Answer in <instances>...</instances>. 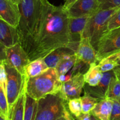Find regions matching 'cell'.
Wrapping results in <instances>:
<instances>
[{
    "label": "cell",
    "instance_id": "cell-17",
    "mask_svg": "<svg viewBox=\"0 0 120 120\" xmlns=\"http://www.w3.org/2000/svg\"><path fill=\"white\" fill-rule=\"evenodd\" d=\"M74 54L75 52L71 48L61 47L54 50L43 59L49 68H55L58 62L64 56Z\"/></svg>",
    "mask_w": 120,
    "mask_h": 120
},
{
    "label": "cell",
    "instance_id": "cell-11",
    "mask_svg": "<svg viewBox=\"0 0 120 120\" xmlns=\"http://www.w3.org/2000/svg\"><path fill=\"white\" fill-rule=\"evenodd\" d=\"M90 15H84L77 18L69 17V28L71 37L70 48L76 52L79 44L82 37L83 31L85 28Z\"/></svg>",
    "mask_w": 120,
    "mask_h": 120
},
{
    "label": "cell",
    "instance_id": "cell-34",
    "mask_svg": "<svg viewBox=\"0 0 120 120\" xmlns=\"http://www.w3.org/2000/svg\"><path fill=\"white\" fill-rule=\"evenodd\" d=\"M64 115L66 116V118H68V120H75V119H74L73 118V116L70 114L69 111L68 110V109L67 108V107H66V109L65 110H64Z\"/></svg>",
    "mask_w": 120,
    "mask_h": 120
},
{
    "label": "cell",
    "instance_id": "cell-18",
    "mask_svg": "<svg viewBox=\"0 0 120 120\" xmlns=\"http://www.w3.org/2000/svg\"><path fill=\"white\" fill-rule=\"evenodd\" d=\"M49 68L43 58H38L30 61L25 68L24 75L26 80L41 75Z\"/></svg>",
    "mask_w": 120,
    "mask_h": 120
},
{
    "label": "cell",
    "instance_id": "cell-20",
    "mask_svg": "<svg viewBox=\"0 0 120 120\" xmlns=\"http://www.w3.org/2000/svg\"><path fill=\"white\" fill-rule=\"evenodd\" d=\"M77 61L76 54L67 55L62 58L56 65V69L58 75H66L73 68Z\"/></svg>",
    "mask_w": 120,
    "mask_h": 120
},
{
    "label": "cell",
    "instance_id": "cell-16",
    "mask_svg": "<svg viewBox=\"0 0 120 120\" xmlns=\"http://www.w3.org/2000/svg\"><path fill=\"white\" fill-rule=\"evenodd\" d=\"M113 107V100L105 98L96 104L90 114L100 120H110Z\"/></svg>",
    "mask_w": 120,
    "mask_h": 120
},
{
    "label": "cell",
    "instance_id": "cell-32",
    "mask_svg": "<svg viewBox=\"0 0 120 120\" xmlns=\"http://www.w3.org/2000/svg\"><path fill=\"white\" fill-rule=\"evenodd\" d=\"M77 0H66L64 4L63 5V7L66 10H68V9L70 8Z\"/></svg>",
    "mask_w": 120,
    "mask_h": 120
},
{
    "label": "cell",
    "instance_id": "cell-30",
    "mask_svg": "<svg viewBox=\"0 0 120 120\" xmlns=\"http://www.w3.org/2000/svg\"><path fill=\"white\" fill-rule=\"evenodd\" d=\"M110 120H120V102L113 100V107Z\"/></svg>",
    "mask_w": 120,
    "mask_h": 120
},
{
    "label": "cell",
    "instance_id": "cell-33",
    "mask_svg": "<svg viewBox=\"0 0 120 120\" xmlns=\"http://www.w3.org/2000/svg\"><path fill=\"white\" fill-rule=\"evenodd\" d=\"M90 116H91V114H83V113H82L76 119H77V120H91Z\"/></svg>",
    "mask_w": 120,
    "mask_h": 120
},
{
    "label": "cell",
    "instance_id": "cell-7",
    "mask_svg": "<svg viewBox=\"0 0 120 120\" xmlns=\"http://www.w3.org/2000/svg\"><path fill=\"white\" fill-rule=\"evenodd\" d=\"M96 51L98 62L103 58L120 52V27L107 31L101 36Z\"/></svg>",
    "mask_w": 120,
    "mask_h": 120
},
{
    "label": "cell",
    "instance_id": "cell-28",
    "mask_svg": "<svg viewBox=\"0 0 120 120\" xmlns=\"http://www.w3.org/2000/svg\"><path fill=\"white\" fill-rule=\"evenodd\" d=\"M98 9L105 10L119 8L120 7V0H98Z\"/></svg>",
    "mask_w": 120,
    "mask_h": 120
},
{
    "label": "cell",
    "instance_id": "cell-22",
    "mask_svg": "<svg viewBox=\"0 0 120 120\" xmlns=\"http://www.w3.org/2000/svg\"><path fill=\"white\" fill-rule=\"evenodd\" d=\"M120 58V52L103 58L98 62L102 72L114 70L118 66V61Z\"/></svg>",
    "mask_w": 120,
    "mask_h": 120
},
{
    "label": "cell",
    "instance_id": "cell-25",
    "mask_svg": "<svg viewBox=\"0 0 120 120\" xmlns=\"http://www.w3.org/2000/svg\"><path fill=\"white\" fill-rule=\"evenodd\" d=\"M68 108L70 114L76 118L82 114V106L81 98H77L68 101Z\"/></svg>",
    "mask_w": 120,
    "mask_h": 120
},
{
    "label": "cell",
    "instance_id": "cell-40",
    "mask_svg": "<svg viewBox=\"0 0 120 120\" xmlns=\"http://www.w3.org/2000/svg\"><path fill=\"white\" fill-rule=\"evenodd\" d=\"M0 120H7L5 118H4L3 116H2L1 115H0Z\"/></svg>",
    "mask_w": 120,
    "mask_h": 120
},
{
    "label": "cell",
    "instance_id": "cell-14",
    "mask_svg": "<svg viewBox=\"0 0 120 120\" xmlns=\"http://www.w3.org/2000/svg\"><path fill=\"white\" fill-rule=\"evenodd\" d=\"M75 54L78 60L89 65L98 62L97 51L87 38L82 37L81 38Z\"/></svg>",
    "mask_w": 120,
    "mask_h": 120
},
{
    "label": "cell",
    "instance_id": "cell-19",
    "mask_svg": "<svg viewBox=\"0 0 120 120\" xmlns=\"http://www.w3.org/2000/svg\"><path fill=\"white\" fill-rule=\"evenodd\" d=\"M103 75V73L101 71L98 63L91 64L87 71L84 74L85 83L92 87L97 85L101 80Z\"/></svg>",
    "mask_w": 120,
    "mask_h": 120
},
{
    "label": "cell",
    "instance_id": "cell-1",
    "mask_svg": "<svg viewBox=\"0 0 120 120\" xmlns=\"http://www.w3.org/2000/svg\"><path fill=\"white\" fill-rule=\"evenodd\" d=\"M69 20L63 6H55L43 0L35 30L23 48L30 61L43 58L57 48H70Z\"/></svg>",
    "mask_w": 120,
    "mask_h": 120
},
{
    "label": "cell",
    "instance_id": "cell-37",
    "mask_svg": "<svg viewBox=\"0 0 120 120\" xmlns=\"http://www.w3.org/2000/svg\"><path fill=\"white\" fill-rule=\"evenodd\" d=\"M57 120H68L66 118V116L64 115V114H63V116H62L60 118H59Z\"/></svg>",
    "mask_w": 120,
    "mask_h": 120
},
{
    "label": "cell",
    "instance_id": "cell-13",
    "mask_svg": "<svg viewBox=\"0 0 120 120\" xmlns=\"http://www.w3.org/2000/svg\"><path fill=\"white\" fill-rule=\"evenodd\" d=\"M114 76H116V74L114 70L104 72L101 80L97 85L92 87L85 84L83 89L84 92L100 100L105 98L110 82Z\"/></svg>",
    "mask_w": 120,
    "mask_h": 120
},
{
    "label": "cell",
    "instance_id": "cell-42",
    "mask_svg": "<svg viewBox=\"0 0 120 120\" xmlns=\"http://www.w3.org/2000/svg\"><path fill=\"white\" fill-rule=\"evenodd\" d=\"M0 88H1V86H0Z\"/></svg>",
    "mask_w": 120,
    "mask_h": 120
},
{
    "label": "cell",
    "instance_id": "cell-26",
    "mask_svg": "<svg viewBox=\"0 0 120 120\" xmlns=\"http://www.w3.org/2000/svg\"><path fill=\"white\" fill-rule=\"evenodd\" d=\"M0 115L7 120H9V108L7 95L2 88H0Z\"/></svg>",
    "mask_w": 120,
    "mask_h": 120
},
{
    "label": "cell",
    "instance_id": "cell-24",
    "mask_svg": "<svg viewBox=\"0 0 120 120\" xmlns=\"http://www.w3.org/2000/svg\"><path fill=\"white\" fill-rule=\"evenodd\" d=\"M105 98L120 102V80L116 75L110 82Z\"/></svg>",
    "mask_w": 120,
    "mask_h": 120
},
{
    "label": "cell",
    "instance_id": "cell-5",
    "mask_svg": "<svg viewBox=\"0 0 120 120\" xmlns=\"http://www.w3.org/2000/svg\"><path fill=\"white\" fill-rule=\"evenodd\" d=\"M66 107L59 94H49L38 101L34 120H57L63 115Z\"/></svg>",
    "mask_w": 120,
    "mask_h": 120
},
{
    "label": "cell",
    "instance_id": "cell-43",
    "mask_svg": "<svg viewBox=\"0 0 120 120\" xmlns=\"http://www.w3.org/2000/svg\"></svg>",
    "mask_w": 120,
    "mask_h": 120
},
{
    "label": "cell",
    "instance_id": "cell-8",
    "mask_svg": "<svg viewBox=\"0 0 120 120\" xmlns=\"http://www.w3.org/2000/svg\"><path fill=\"white\" fill-rule=\"evenodd\" d=\"M85 84L84 74L79 72L74 74L69 81L62 84L59 94L65 102L80 98Z\"/></svg>",
    "mask_w": 120,
    "mask_h": 120
},
{
    "label": "cell",
    "instance_id": "cell-39",
    "mask_svg": "<svg viewBox=\"0 0 120 120\" xmlns=\"http://www.w3.org/2000/svg\"><path fill=\"white\" fill-rule=\"evenodd\" d=\"M12 1H14V2H15V3H16V4H19V3L20 1H21V0H12Z\"/></svg>",
    "mask_w": 120,
    "mask_h": 120
},
{
    "label": "cell",
    "instance_id": "cell-29",
    "mask_svg": "<svg viewBox=\"0 0 120 120\" xmlns=\"http://www.w3.org/2000/svg\"><path fill=\"white\" fill-rule=\"evenodd\" d=\"M7 76L4 64H0V86L7 95Z\"/></svg>",
    "mask_w": 120,
    "mask_h": 120
},
{
    "label": "cell",
    "instance_id": "cell-4",
    "mask_svg": "<svg viewBox=\"0 0 120 120\" xmlns=\"http://www.w3.org/2000/svg\"><path fill=\"white\" fill-rule=\"evenodd\" d=\"M118 9H98L89 16L82 37L87 38L96 50L100 38L107 31L109 19Z\"/></svg>",
    "mask_w": 120,
    "mask_h": 120
},
{
    "label": "cell",
    "instance_id": "cell-12",
    "mask_svg": "<svg viewBox=\"0 0 120 120\" xmlns=\"http://www.w3.org/2000/svg\"><path fill=\"white\" fill-rule=\"evenodd\" d=\"M98 0H77L67 11L69 17L91 15L98 10Z\"/></svg>",
    "mask_w": 120,
    "mask_h": 120
},
{
    "label": "cell",
    "instance_id": "cell-36",
    "mask_svg": "<svg viewBox=\"0 0 120 120\" xmlns=\"http://www.w3.org/2000/svg\"><path fill=\"white\" fill-rule=\"evenodd\" d=\"M114 71H118V70H120V59L118 60V66L114 69Z\"/></svg>",
    "mask_w": 120,
    "mask_h": 120
},
{
    "label": "cell",
    "instance_id": "cell-35",
    "mask_svg": "<svg viewBox=\"0 0 120 120\" xmlns=\"http://www.w3.org/2000/svg\"><path fill=\"white\" fill-rule=\"evenodd\" d=\"M114 71L115 74H116V76H117V77L120 80V70H118V71L114 70Z\"/></svg>",
    "mask_w": 120,
    "mask_h": 120
},
{
    "label": "cell",
    "instance_id": "cell-27",
    "mask_svg": "<svg viewBox=\"0 0 120 120\" xmlns=\"http://www.w3.org/2000/svg\"><path fill=\"white\" fill-rule=\"evenodd\" d=\"M120 27V8H118L109 19L107 24V31Z\"/></svg>",
    "mask_w": 120,
    "mask_h": 120
},
{
    "label": "cell",
    "instance_id": "cell-38",
    "mask_svg": "<svg viewBox=\"0 0 120 120\" xmlns=\"http://www.w3.org/2000/svg\"><path fill=\"white\" fill-rule=\"evenodd\" d=\"M90 119H91V120H98V118H97L96 116H94V115H91V116H90Z\"/></svg>",
    "mask_w": 120,
    "mask_h": 120
},
{
    "label": "cell",
    "instance_id": "cell-3",
    "mask_svg": "<svg viewBox=\"0 0 120 120\" xmlns=\"http://www.w3.org/2000/svg\"><path fill=\"white\" fill-rule=\"evenodd\" d=\"M43 0H21L19 3L20 16L16 28L19 36V44L25 48L35 29L39 18Z\"/></svg>",
    "mask_w": 120,
    "mask_h": 120
},
{
    "label": "cell",
    "instance_id": "cell-2",
    "mask_svg": "<svg viewBox=\"0 0 120 120\" xmlns=\"http://www.w3.org/2000/svg\"><path fill=\"white\" fill-rule=\"evenodd\" d=\"M62 85L56 69L49 68L41 75L26 80L25 90L30 97L38 101L49 94H59Z\"/></svg>",
    "mask_w": 120,
    "mask_h": 120
},
{
    "label": "cell",
    "instance_id": "cell-41",
    "mask_svg": "<svg viewBox=\"0 0 120 120\" xmlns=\"http://www.w3.org/2000/svg\"><path fill=\"white\" fill-rule=\"evenodd\" d=\"M0 19H1V17H0ZM1 20H2V19H1Z\"/></svg>",
    "mask_w": 120,
    "mask_h": 120
},
{
    "label": "cell",
    "instance_id": "cell-21",
    "mask_svg": "<svg viewBox=\"0 0 120 120\" xmlns=\"http://www.w3.org/2000/svg\"><path fill=\"white\" fill-rule=\"evenodd\" d=\"M38 107V101L25 92L23 120H34Z\"/></svg>",
    "mask_w": 120,
    "mask_h": 120
},
{
    "label": "cell",
    "instance_id": "cell-23",
    "mask_svg": "<svg viewBox=\"0 0 120 120\" xmlns=\"http://www.w3.org/2000/svg\"><path fill=\"white\" fill-rule=\"evenodd\" d=\"M80 98L82 101V113L83 114H90L100 100V99L94 97L86 92H84V95L80 97Z\"/></svg>",
    "mask_w": 120,
    "mask_h": 120
},
{
    "label": "cell",
    "instance_id": "cell-10",
    "mask_svg": "<svg viewBox=\"0 0 120 120\" xmlns=\"http://www.w3.org/2000/svg\"><path fill=\"white\" fill-rule=\"evenodd\" d=\"M20 14L18 4L12 0H0V17L11 25L17 28Z\"/></svg>",
    "mask_w": 120,
    "mask_h": 120
},
{
    "label": "cell",
    "instance_id": "cell-31",
    "mask_svg": "<svg viewBox=\"0 0 120 120\" xmlns=\"http://www.w3.org/2000/svg\"><path fill=\"white\" fill-rule=\"evenodd\" d=\"M7 63V47L0 42V64H5Z\"/></svg>",
    "mask_w": 120,
    "mask_h": 120
},
{
    "label": "cell",
    "instance_id": "cell-6",
    "mask_svg": "<svg viewBox=\"0 0 120 120\" xmlns=\"http://www.w3.org/2000/svg\"><path fill=\"white\" fill-rule=\"evenodd\" d=\"M4 65L7 72V98L10 115L14 105L25 91L26 78L24 75L10 65L8 64Z\"/></svg>",
    "mask_w": 120,
    "mask_h": 120
},
{
    "label": "cell",
    "instance_id": "cell-15",
    "mask_svg": "<svg viewBox=\"0 0 120 120\" xmlns=\"http://www.w3.org/2000/svg\"><path fill=\"white\" fill-rule=\"evenodd\" d=\"M0 42L7 48L19 43L17 28L0 19Z\"/></svg>",
    "mask_w": 120,
    "mask_h": 120
},
{
    "label": "cell",
    "instance_id": "cell-9",
    "mask_svg": "<svg viewBox=\"0 0 120 120\" xmlns=\"http://www.w3.org/2000/svg\"><path fill=\"white\" fill-rule=\"evenodd\" d=\"M7 63L24 75L25 67L30 62L26 52L19 43L7 48Z\"/></svg>",
    "mask_w": 120,
    "mask_h": 120
}]
</instances>
